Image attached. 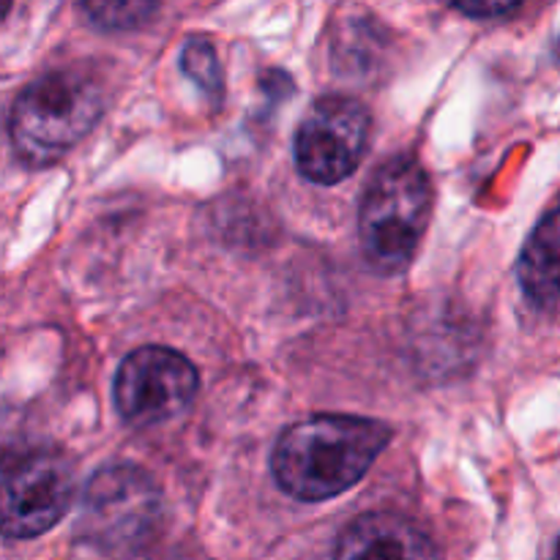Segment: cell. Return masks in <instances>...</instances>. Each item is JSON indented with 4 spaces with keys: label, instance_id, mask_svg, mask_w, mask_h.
I'll return each mask as SVG.
<instances>
[{
    "label": "cell",
    "instance_id": "obj_3",
    "mask_svg": "<svg viewBox=\"0 0 560 560\" xmlns=\"http://www.w3.org/2000/svg\"><path fill=\"white\" fill-rule=\"evenodd\" d=\"M432 213V184L413 159H392L370 180L359 211V235L366 262L377 273L410 266Z\"/></svg>",
    "mask_w": 560,
    "mask_h": 560
},
{
    "label": "cell",
    "instance_id": "obj_12",
    "mask_svg": "<svg viewBox=\"0 0 560 560\" xmlns=\"http://www.w3.org/2000/svg\"><path fill=\"white\" fill-rule=\"evenodd\" d=\"M454 3L468 16H501L506 11L517 9L523 0H454Z\"/></svg>",
    "mask_w": 560,
    "mask_h": 560
},
{
    "label": "cell",
    "instance_id": "obj_7",
    "mask_svg": "<svg viewBox=\"0 0 560 560\" xmlns=\"http://www.w3.org/2000/svg\"><path fill=\"white\" fill-rule=\"evenodd\" d=\"M74 495V468L58 452H33L5 468L3 534L33 539L52 528Z\"/></svg>",
    "mask_w": 560,
    "mask_h": 560
},
{
    "label": "cell",
    "instance_id": "obj_8",
    "mask_svg": "<svg viewBox=\"0 0 560 560\" xmlns=\"http://www.w3.org/2000/svg\"><path fill=\"white\" fill-rule=\"evenodd\" d=\"M334 560H441V552L408 517L372 512L342 530Z\"/></svg>",
    "mask_w": 560,
    "mask_h": 560
},
{
    "label": "cell",
    "instance_id": "obj_4",
    "mask_svg": "<svg viewBox=\"0 0 560 560\" xmlns=\"http://www.w3.org/2000/svg\"><path fill=\"white\" fill-rule=\"evenodd\" d=\"M162 523V492L151 474L137 465H109L85 487L80 536L104 556L145 550Z\"/></svg>",
    "mask_w": 560,
    "mask_h": 560
},
{
    "label": "cell",
    "instance_id": "obj_11",
    "mask_svg": "<svg viewBox=\"0 0 560 560\" xmlns=\"http://www.w3.org/2000/svg\"><path fill=\"white\" fill-rule=\"evenodd\" d=\"M180 66L186 74L208 93V96H222V69H219L217 49L206 38H191L180 52Z\"/></svg>",
    "mask_w": 560,
    "mask_h": 560
},
{
    "label": "cell",
    "instance_id": "obj_13",
    "mask_svg": "<svg viewBox=\"0 0 560 560\" xmlns=\"http://www.w3.org/2000/svg\"><path fill=\"white\" fill-rule=\"evenodd\" d=\"M556 52H558V58H560V38H558V44H556Z\"/></svg>",
    "mask_w": 560,
    "mask_h": 560
},
{
    "label": "cell",
    "instance_id": "obj_1",
    "mask_svg": "<svg viewBox=\"0 0 560 560\" xmlns=\"http://www.w3.org/2000/svg\"><path fill=\"white\" fill-rule=\"evenodd\" d=\"M392 427L355 416H315L279 438L271 457L277 485L295 501H328L364 479Z\"/></svg>",
    "mask_w": 560,
    "mask_h": 560
},
{
    "label": "cell",
    "instance_id": "obj_9",
    "mask_svg": "<svg viewBox=\"0 0 560 560\" xmlns=\"http://www.w3.org/2000/svg\"><path fill=\"white\" fill-rule=\"evenodd\" d=\"M520 284L528 299L550 306L560 299V208L547 213L520 255Z\"/></svg>",
    "mask_w": 560,
    "mask_h": 560
},
{
    "label": "cell",
    "instance_id": "obj_2",
    "mask_svg": "<svg viewBox=\"0 0 560 560\" xmlns=\"http://www.w3.org/2000/svg\"><path fill=\"white\" fill-rule=\"evenodd\" d=\"M104 88L88 71H49L16 96L9 131L16 156L31 167L63 159L104 113Z\"/></svg>",
    "mask_w": 560,
    "mask_h": 560
},
{
    "label": "cell",
    "instance_id": "obj_10",
    "mask_svg": "<svg viewBox=\"0 0 560 560\" xmlns=\"http://www.w3.org/2000/svg\"><path fill=\"white\" fill-rule=\"evenodd\" d=\"M80 3L104 31H135L156 14L162 0H80Z\"/></svg>",
    "mask_w": 560,
    "mask_h": 560
},
{
    "label": "cell",
    "instance_id": "obj_6",
    "mask_svg": "<svg viewBox=\"0 0 560 560\" xmlns=\"http://www.w3.org/2000/svg\"><path fill=\"white\" fill-rule=\"evenodd\" d=\"M200 377L189 359L148 345L126 355L115 375V408L131 427H153L184 413L197 397Z\"/></svg>",
    "mask_w": 560,
    "mask_h": 560
},
{
    "label": "cell",
    "instance_id": "obj_5",
    "mask_svg": "<svg viewBox=\"0 0 560 560\" xmlns=\"http://www.w3.org/2000/svg\"><path fill=\"white\" fill-rule=\"evenodd\" d=\"M372 120L350 96H323L295 131V162L312 184L334 186L355 173L370 145Z\"/></svg>",
    "mask_w": 560,
    "mask_h": 560
}]
</instances>
